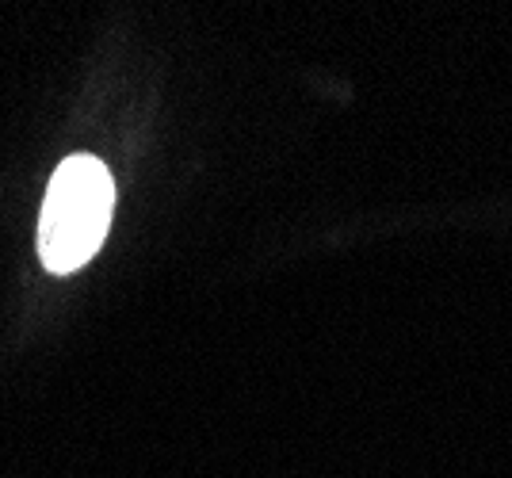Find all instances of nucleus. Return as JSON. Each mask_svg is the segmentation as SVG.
<instances>
[{
  "instance_id": "obj_1",
  "label": "nucleus",
  "mask_w": 512,
  "mask_h": 478,
  "mask_svg": "<svg viewBox=\"0 0 512 478\" xmlns=\"http://www.w3.org/2000/svg\"><path fill=\"white\" fill-rule=\"evenodd\" d=\"M115 211V180L92 153H73L54 169L39 215V257L54 276L85 268L107 238Z\"/></svg>"
}]
</instances>
